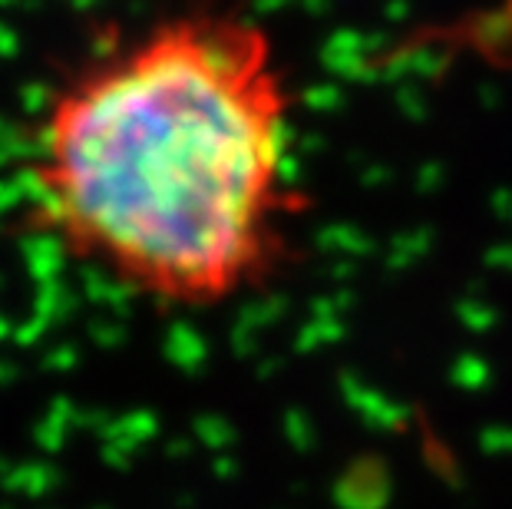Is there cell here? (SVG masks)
<instances>
[{
	"label": "cell",
	"instance_id": "cell-1",
	"mask_svg": "<svg viewBox=\"0 0 512 509\" xmlns=\"http://www.w3.org/2000/svg\"><path fill=\"white\" fill-rule=\"evenodd\" d=\"M24 182L40 235L149 305L212 311L265 288L304 205L275 40L202 7L96 53L43 106Z\"/></svg>",
	"mask_w": 512,
	"mask_h": 509
}]
</instances>
